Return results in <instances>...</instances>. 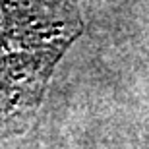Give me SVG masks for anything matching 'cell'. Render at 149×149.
<instances>
[{
  "label": "cell",
  "mask_w": 149,
  "mask_h": 149,
  "mask_svg": "<svg viewBox=\"0 0 149 149\" xmlns=\"http://www.w3.org/2000/svg\"><path fill=\"white\" fill-rule=\"evenodd\" d=\"M81 27L74 0H0V138L25 128Z\"/></svg>",
  "instance_id": "obj_1"
}]
</instances>
